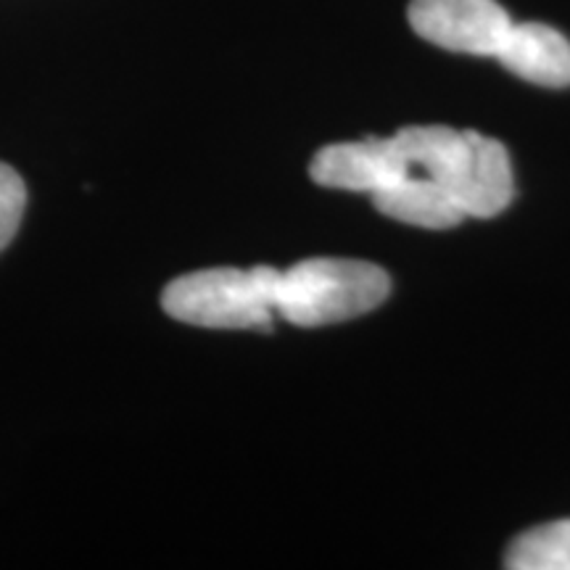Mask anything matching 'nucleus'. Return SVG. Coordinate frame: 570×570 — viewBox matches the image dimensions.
I'll list each match as a JSON object with an SVG mask.
<instances>
[{
    "mask_svg": "<svg viewBox=\"0 0 570 570\" xmlns=\"http://www.w3.org/2000/svg\"><path fill=\"white\" fill-rule=\"evenodd\" d=\"M275 267L202 269L177 277L164 288L161 306L188 325L252 331L269 327L275 315Z\"/></svg>",
    "mask_w": 570,
    "mask_h": 570,
    "instance_id": "nucleus-2",
    "label": "nucleus"
},
{
    "mask_svg": "<svg viewBox=\"0 0 570 570\" xmlns=\"http://www.w3.org/2000/svg\"><path fill=\"white\" fill-rule=\"evenodd\" d=\"M407 19L423 40L470 56H497L512 30L497 0H412Z\"/></svg>",
    "mask_w": 570,
    "mask_h": 570,
    "instance_id": "nucleus-3",
    "label": "nucleus"
},
{
    "mask_svg": "<svg viewBox=\"0 0 570 570\" xmlns=\"http://www.w3.org/2000/svg\"><path fill=\"white\" fill-rule=\"evenodd\" d=\"M512 188V167L508 148L494 138L470 130V156L458 185L452 188L454 204L465 217L491 219L508 209Z\"/></svg>",
    "mask_w": 570,
    "mask_h": 570,
    "instance_id": "nucleus-5",
    "label": "nucleus"
},
{
    "mask_svg": "<svg viewBox=\"0 0 570 570\" xmlns=\"http://www.w3.org/2000/svg\"><path fill=\"white\" fill-rule=\"evenodd\" d=\"M410 167L396 154L391 138H367L360 142H336L312 159V180L325 188L377 194L404 180Z\"/></svg>",
    "mask_w": 570,
    "mask_h": 570,
    "instance_id": "nucleus-4",
    "label": "nucleus"
},
{
    "mask_svg": "<svg viewBox=\"0 0 570 570\" xmlns=\"http://www.w3.org/2000/svg\"><path fill=\"white\" fill-rule=\"evenodd\" d=\"M391 294L386 269L356 259H306L277 275L275 312L298 327L362 317Z\"/></svg>",
    "mask_w": 570,
    "mask_h": 570,
    "instance_id": "nucleus-1",
    "label": "nucleus"
},
{
    "mask_svg": "<svg viewBox=\"0 0 570 570\" xmlns=\"http://www.w3.org/2000/svg\"><path fill=\"white\" fill-rule=\"evenodd\" d=\"M27 206V188L17 169L0 161V252L11 244L19 233L21 217Z\"/></svg>",
    "mask_w": 570,
    "mask_h": 570,
    "instance_id": "nucleus-10",
    "label": "nucleus"
},
{
    "mask_svg": "<svg viewBox=\"0 0 570 570\" xmlns=\"http://www.w3.org/2000/svg\"><path fill=\"white\" fill-rule=\"evenodd\" d=\"M504 562L512 570H570V518L520 533Z\"/></svg>",
    "mask_w": 570,
    "mask_h": 570,
    "instance_id": "nucleus-9",
    "label": "nucleus"
},
{
    "mask_svg": "<svg viewBox=\"0 0 570 570\" xmlns=\"http://www.w3.org/2000/svg\"><path fill=\"white\" fill-rule=\"evenodd\" d=\"M373 202L375 209L386 217L415 227H431V230H444V227H454L465 219L444 185L425 175L410 173L391 188L373 194Z\"/></svg>",
    "mask_w": 570,
    "mask_h": 570,
    "instance_id": "nucleus-8",
    "label": "nucleus"
},
{
    "mask_svg": "<svg viewBox=\"0 0 570 570\" xmlns=\"http://www.w3.org/2000/svg\"><path fill=\"white\" fill-rule=\"evenodd\" d=\"M391 142L410 167V173L420 169L425 177L444 185L452 196V188L458 185L470 156V130L460 132L441 125L404 127L391 138Z\"/></svg>",
    "mask_w": 570,
    "mask_h": 570,
    "instance_id": "nucleus-7",
    "label": "nucleus"
},
{
    "mask_svg": "<svg viewBox=\"0 0 570 570\" xmlns=\"http://www.w3.org/2000/svg\"><path fill=\"white\" fill-rule=\"evenodd\" d=\"M494 59L520 80L541 88H570V42L554 27L512 24Z\"/></svg>",
    "mask_w": 570,
    "mask_h": 570,
    "instance_id": "nucleus-6",
    "label": "nucleus"
}]
</instances>
